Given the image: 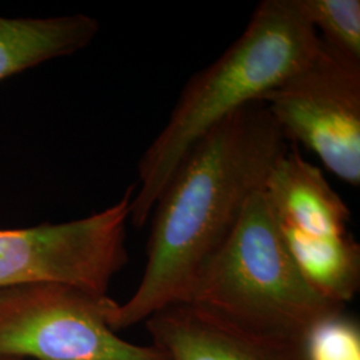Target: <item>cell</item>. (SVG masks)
I'll list each match as a JSON object with an SVG mask.
<instances>
[{"instance_id": "obj_9", "label": "cell", "mask_w": 360, "mask_h": 360, "mask_svg": "<svg viewBox=\"0 0 360 360\" xmlns=\"http://www.w3.org/2000/svg\"><path fill=\"white\" fill-rule=\"evenodd\" d=\"M99 22L83 13L50 18L0 15V82L90 46Z\"/></svg>"}, {"instance_id": "obj_2", "label": "cell", "mask_w": 360, "mask_h": 360, "mask_svg": "<svg viewBox=\"0 0 360 360\" xmlns=\"http://www.w3.org/2000/svg\"><path fill=\"white\" fill-rule=\"evenodd\" d=\"M319 40L300 0L259 3L243 34L187 82L165 129L142 155L131 223L146 226L168 179L193 146L224 119L260 102L292 75L309 60Z\"/></svg>"}, {"instance_id": "obj_11", "label": "cell", "mask_w": 360, "mask_h": 360, "mask_svg": "<svg viewBox=\"0 0 360 360\" xmlns=\"http://www.w3.org/2000/svg\"><path fill=\"white\" fill-rule=\"evenodd\" d=\"M300 4L327 47L360 63L359 0H300Z\"/></svg>"}, {"instance_id": "obj_10", "label": "cell", "mask_w": 360, "mask_h": 360, "mask_svg": "<svg viewBox=\"0 0 360 360\" xmlns=\"http://www.w3.org/2000/svg\"><path fill=\"white\" fill-rule=\"evenodd\" d=\"M281 232L302 275L321 295L342 306L354 299L360 287V247L349 233L307 238Z\"/></svg>"}, {"instance_id": "obj_12", "label": "cell", "mask_w": 360, "mask_h": 360, "mask_svg": "<svg viewBox=\"0 0 360 360\" xmlns=\"http://www.w3.org/2000/svg\"><path fill=\"white\" fill-rule=\"evenodd\" d=\"M306 360H360L358 323L345 311L315 324L303 339Z\"/></svg>"}, {"instance_id": "obj_1", "label": "cell", "mask_w": 360, "mask_h": 360, "mask_svg": "<svg viewBox=\"0 0 360 360\" xmlns=\"http://www.w3.org/2000/svg\"><path fill=\"white\" fill-rule=\"evenodd\" d=\"M287 143L269 107L252 102L193 146L153 208L142 281L108 318L115 333L187 300L199 271L264 187Z\"/></svg>"}, {"instance_id": "obj_3", "label": "cell", "mask_w": 360, "mask_h": 360, "mask_svg": "<svg viewBox=\"0 0 360 360\" xmlns=\"http://www.w3.org/2000/svg\"><path fill=\"white\" fill-rule=\"evenodd\" d=\"M263 188L199 271L186 302L257 333L303 342L315 324L346 306L321 295L302 275Z\"/></svg>"}, {"instance_id": "obj_6", "label": "cell", "mask_w": 360, "mask_h": 360, "mask_svg": "<svg viewBox=\"0 0 360 360\" xmlns=\"http://www.w3.org/2000/svg\"><path fill=\"white\" fill-rule=\"evenodd\" d=\"M260 102L287 142L302 144L335 176L359 187L360 63L319 40L309 60Z\"/></svg>"}, {"instance_id": "obj_8", "label": "cell", "mask_w": 360, "mask_h": 360, "mask_svg": "<svg viewBox=\"0 0 360 360\" xmlns=\"http://www.w3.org/2000/svg\"><path fill=\"white\" fill-rule=\"evenodd\" d=\"M264 193L282 231L307 238L348 235L351 212L340 195L297 148L287 150L271 169Z\"/></svg>"}, {"instance_id": "obj_5", "label": "cell", "mask_w": 360, "mask_h": 360, "mask_svg": "<svg viewBox=\"0 0 360 360\" xmlns=\"http://www.w3.org/2000/svg\"><path fill=\"white\" fill-rule=\"evenodd\" d=\"M136 187L87 218L0 230V288L52 282L107 296L129 263L126 227Z\"/></svg>"}, {"instance_id": "obj_7", "label": "cell", "mask_w": 360, "mask_h": 360, "mask_svg": "<svg viewBox=\"0 0 360 360\" xmlns=\"http://www.w3.org/2000/svg\"><path fill=\"white\" fill-rule=\"evenodd\" d=\"M144 323L168 360H306L303 342L257 333L191 302L169 304Z\"/></svg>"}, {"instance_id": "obj_13", "label": "cell", "mask_w": 360, "mask_h": 360, "mask_svg": "<svg viewBox=\"0 0 360 360\" xmlns=\"http://www.w3.org/2000/svg\"><path fill=\"white\" fill-rule=\"evenodd\" d=\"M0 360H25L22 358H15V356H0Z\"/></svg>"}, {"instance_id": "obj_4", "label": "cell", "mask_w": 360, "mask_h": 360, "mask_svg": "<svg viewBox=\"0 0 360 360\" xmlns=\"http://www.w3.org/2000/svg\"><path fill=\"white\" fill-rule=\"evenodd\" d=\"M116 302L52 282L0 288V356L35 360H168L110 327Z\"/></svg>"}]
</instances>
